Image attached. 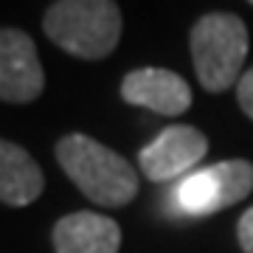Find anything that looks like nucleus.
Returning <instances> with one entry per match:
<instances>
[{
  "mask_svg": "<svg viewBox=\"0 0 253 253\" xmlns=\"http://www.w3.org/2000/svg\"><path fill=\"white\" fill-rule=\"evenodd\" d=\"M56 161L84 197L104 208L132 203L138 194V172L110 146L73 132L56 144Z\"/></svg>",
  "mask_w": 253,
  "mask_h": 253,
  "instance_id": "f257e3e1",
  "label": "nucleus"
},
{
  "mask_svg": "<svg viewBox=\"0 0 253 253\" xmlns=\"http://www.w3.org/2000/svg\"><path fill=\"white\" fill-rule=\"evenodd\" d=\"M42 28L51 42L79 59H104L121 40V11L116 0H56Z\"/></svg>",
  "mask_w": 253,
  "mask_h": 253,
  "instance_id": "f03ea898",
  "label": "nucleus"
},
{
  "mask_svg": "<svg viewBox=\"0 0 253 253\" xmlns=\"http://www.w3.org/2000/svg\"><path fill=\"white\" fill-rule=\"evenodd\" d=\"M248 56V28L236 14L214 11L200 17L191 28V62L200 84L208 93H222L239 84Z\"/></svg>",
  "mask_w": 253,
  "mask_h": 253,
  "instance_id": "7ed1b4c3",
  "label": "nucleus"
},
{
  "mask_svg": "<svg viewBox=\"0 0 253 253\" xmlns=\"http://www.w3.org/2000/svg\"><path fill=\"white\" fill-rule=\"evenodd\" d=\"M253 191V163L219 161L206 169H194L172 191V203L189 217L217 214L245 200Z\"/></svg>",
  "mask_w": 253,
  "mask_h": 253,
  "instance_id": "20e7f679",
  "label": "nucleus"
},
{
  "mask_svg": "<svg viewBox=\"0 0 253 253\" xmlns=\"http://www.w3.org/2000/svg\"><path fill=\"white\" fill-rule=\"evenodd\" d=\"M206 152L208 141L200 129L189 124H172L152 144L141 149L138 163L152 183H169L177 177L183 180L189 172H194V166L206 158Z\"/></svg>",
  "mask_w": 253,
  "mask_h": 253,
  "instance_id": "39448f33",
  "label": "nucleus"
},
{
  "mask_svg": "<svg viewBox=\"0 0 253 253\" xmlns=\"http://www.w3.org/2000/svg\"><path fill=\"white\" fill-rule=\"evenodd\" d=\"M45 87L34 40L17 28H0V101L28 104Z\"/></svg>",
  "mask_w": 253,
  "mask_h": 253,
  "instance_id": "423d86ee",
  "label": "nucleus"
},
{
  "mask_svg": "<svg viewBox=\"0 0 253 253\" xmlns=\"http://www.w3.org/2000/svg\"><path fill=\"white\" fill-rule=\"evenodd\" d=\"M121 99L161 116H180L191 107V87L180 73L166 68H138L121 82Z\"/></svg>",
  "mask_w": 253,
  "mask_h": 253,
  "instance_id": "0eeeda50",
  "label": "nucleus"
},
{
  "mask_svg": "<svg viewBox=\"0 0 253 253\" xmlns=\"http://www.w3.org/2000/svg\"><path fill=\"white\" fill-rule=\"evenodd\" d=\"M56 253H118L121 228L96 211H76L54 225Z\"/></svg>",
  "mask_w": 253,
  "mask_h": 253,
  "instance_id": "6e6552de",
  "label": "nucleus"
},
{
  "mask_svg": "<svg viewBox=\"0 0 253 253\" xmlns=\"http://www.w3.org/2000/svg\"><path fill=\"white\" fill-rule=\"evenodd\" d=\"M45 177L40 163L23 146L0 138V203L14 208L31 206L42 194Z\"/></svg>",
  "mask_w": 253,
  "mask_h": 253,
  "instance_id": "1a4fd4ad",
  "label": "nucleus"
},
{
  "mask_svg": "<svg viewBox=\"0 0 253 253\" xmlns=\"http://www.w3.org/2000/svg\"><path fill=\"white\" fill-rule=\"evenodd\" d=\"M236 99H239V107L245 110V116L253 118V68L242 73V79L236 84Z\"/></svg>",
  "mask_w": 253,
  "mask_h": 253,
  "instance_id": "9d476101",
  "label": "nucleus"
},
{
  "mask_svg": "<svg viewBox=\"0 0 253 253\" xmlns=\"http://www.w3.org/2000/svg\"><path fill=\"white\" fill-rule=\"evenodd\" d=\"M236 236H239V248L245 253H253V208H248L242 217H239Z\"/></svg>",
  "mask_w": 253,
  "mask_h": 253,
  "instance_id": "9b49d317",
  "label": "nucleus"
},
{
  "mask_svg": "<svg viewBox=\"0 0 253 253\" xmlns=\"http://www.w3.org/2000/svg\"><path fill=\"white\" fill-rule=\"evenodd\" d=\"M248 3H253V0H248Z\"/></svg>",
  "mask_w": 253,
  "mask_h": 253,
  "instance_id": "f8f14e48",
  "label": "nucleus"
}]
</instances>
